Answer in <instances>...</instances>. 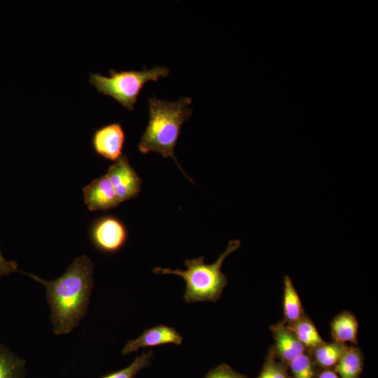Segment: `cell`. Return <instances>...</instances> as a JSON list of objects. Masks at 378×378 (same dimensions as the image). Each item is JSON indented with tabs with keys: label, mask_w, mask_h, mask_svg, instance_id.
<instances>
[{
	"label": "cell",
	"mask_w": 378,
	"mask_h": 378,
	"mask_svg": "<svg viewBox=\"0 0 378 378\" xmlns=\"http://www.w3.org/2000/svg\"><path fill=\"white\" fill-rule=\"evenodd\" d=\"M346 344L337 342H326L307 350L314 363L320 369H334Z\"/></svg>",
	"instance_id": "13"
},
{
	"label": "cell",
	"mask_w": 378,
	"mask_h": 378,
	"mask_svg": "<svg viewBox=\"0 0 378 378\" xmlns=\"http://www.w3.org/2000/svg\"><path fill=\"white\" fill-rule=\"evenodd\" d=\"M286 325L307 350L325 342L321 337L314 322L306 314L297 321Z\"/></svg>",
	"instance_id": "16"
},
{
	"label": "cell",
	"mask_w": 378,
	"mask_h": 378,
	"mask_svg": "<svg viewBox=\"0 0 378 378\" xmlns=\"http://www.w3.org/2000/svg\"><path fill=\"white\" fill-rule=\"evenodd\" d=\"M240 246L239 239L230 240L226 249L211 264L204 261V256L185 260L186 270L157 267L153 272L158 274H175L183 279L186 289L183 300L187 303L217 302L227 284V277L221 272L225 258Z\"/></svg>",
	"instance_id": "3"
},
{
	"label": "cell",
	"mask_w": 378,
	"mask_h": 378,
	"mask_svg": "<svg viewBox=\"0 0 378 378\" xmlns=\"http://www.w3.org/2000/svg\"><path fill=\"white\" fill-rule=\"evenodd\" d=\"M364 359L360 348L346 345L334 370L340 378H360L363 372Z\"/></svg>",
	"instance_id": "12"
},
{
	"label": "cell",
	"mask_w": 378,
	"mask_h": 378,
	"mask_svg": "<svg viewBox=\"0 0 378 378\" xmlns=\"http://www.w3.org/2000/svg\"><path fill=\"white\" fill-rule=\"evenodd\" d=\"M274 356V352L272 346L269 348L265 361L262 365V370L258 378H271L270 375V364Z\"/></svg>",
	"instance_id": "22"
},
{
	"label": "cell",
	"mask_w": 378,
	"mask_h": 378,
	"mask_svg": "<svg viewBox=\"0 0 378 378\" xmlns=\"http://www.w3.org/2000/svg\"><path fill=\"white\" fill-rule=\"evenodd\" d=\"M153 356V350L144 352L141 356H136L126 368L106 374L100 378H134L141 370L151 364Z\"/></svg>",
	"instance_id": "17"
},
{
	"label": "cell",
	"mask_w": 378,
	"mask_h": 378,
	"mask_svg": "<svg viewBox=\"0 0 378 378\" xmlns=\"http://www.w3.org/2000/svg\"><path fill=\"white\" fill-rule=\"evenodd\" d=\"M169 74V69L163 66L144 67L141 71L110 69L109 76L91 73L89 81L99 92L113 97L123 107L132 111L144 85L149 81H158Z\"/></svg>",
	"instance_id": "4"
},
{
	"label": "cell",
	"mask_w": 378,
	"mask_h": 378,
	"mask_svg": "<svg viewBox=\"0 0 378 378\" xmlns=\"http://www.w3.org/2000/svg\"><path fill=\"white\" fill-rule=\"evenodd\" d=\"M92 244L99 251L114 253L121 250L127 240V231L123 223L113 216L97 219L90 229Z\"/></svg>",
	"instance_id": "5"
},
{
	"label": "cell",
	"mask_w": 378,
	"mask_h": 378,
	"mask_svg": "<svg viewBox=\"0 0 378 378\" xmlns=\"http://www.w3.org/2000/svg\"><path fill=\"white\" fill-rule=\"evenodd\" d=\"M26 360L0 342V378H25Z\"/></svg>",
	"instance_id": "15"
},
{
	"label": "cell",
	"mask_w": 378,
	"mask_h": 378,
	"mask_svg": "<svg viewBox=\"0 0 378 378\" xmlns=\"http://www.w3.org/2000/svg\"><path fill=\"white\" fill-rule=\"evenodd\" d=\"M204 378H248L246 375L233 370L226 363H222L211 369Z\"/></svg>",
	"instance_id": "19"
},
{
	"label": "cell",
	"mask_w": 378,
	"mask_h": 378,
	"mask_svg": "<svg viewBox=\"0 0 378 378\" xmlns=\"http://www.w3.org/2000/svg\"><path fill=\"white\" fill-rule=\"evenodd\" d=\"M125 140V135L121 124L113 122L94 131L92 146L97 155L115 162L122 155Z\"/></svg>",
	"instance_id": "7"
},
{
	"label": "cell",
	"mask_w": 378,
	"mask_h": 378,
	"mask_svg": "<svg viewBox=\"0 0 378 378\" xmlns=\"http://www.w3.org/2000/svg\"><path fill=\"white\" fill-rule=\"evenodd\" d=\"M84 202L91 211H106L120 204L106 175L95 178L83 189Z\"/></svg>",
	"instance_id": "10"
},
{
	"label": "cell",
	"mask_w": 378,
	"mask_h": 378,
	"mask_svg": "<svg viewBox=\"0 0 378 378\" xmlns=\"http://www.w3.org/2000/svg\"><path fill=\"white\" fill-rule=\"evenodd\" d=\"M314 378H340L334 369L318 368Z\"/></svg>",
	"instance_id": "23"
},
{
	"label": "cell",
	"mask_w": 378,
	"mask_h": 378,
	"mask_svg": "<svg viewBox=\"0 0 378 378\" xmlns=\"http://www.w3.org/2000/svg\"><path fill=\"white\" fill-rule=\"evenodd\" d=\"M191 103L192 99L188 97H181L174 102L150 97L148 99V122L138 144V149L143 154L155 152L165 158H172L186 177L188 176L175 157L174 148L182 125L192 113L190 108Z\"/></svg>",
	"instance_id": "2"
},
{
	"label": "cell",
	"mask_w": 378,
	"mask_h": 378,
	"mask_svg": "<svg viewBox=\"0 0 378 378\" xmlns=\"http://www.w3.org/2000/svg\"><path fill=\"white\" fill-rule=\"evenodd\" d=\"M270 375L271 378H292L289 372L288 366L276 360L274 354L271 360Z\"/></svg>",
	"instance_id": "20"
},
{
	"label": "cell",
	"mask_w": 378,
	"mask_h": 378,
	"mask_svg": "<svg viewBox=\"0 0 378 378\" xmlns=\"http://www.w3.org/2000/svg\"><path fill=\"white\" fill-rule=\"evenodd\" d=\"M305 314L299 295L291 279H284L283 315L286 324L293 323Z\"/></svg>",
	"instance_id": "14"
},
{
	"label": "cell",
	"mask_w": 378,
	"mask_h": 378,
	"mask_svg": "<svg viewBox=\"0 0 378 378\" xmlns=\"http://www.w3.org/2000/svg\"><path fill=\"white\" fill-rule=\"evenodd\" d=\"M183 342V337L174 328L158 325L146 329L142 334L134 340H129L121 350V354L126 356L139 349L157 346L163 344H174L180 345Z\"/></svg>",
	"instance_id": "8"
},
{
	"label": "cell",
	"mask_w": 378,
	"mask_h": 378,
	"mask_svg": "<svg viewBox=\"0 0 378 378\" xmlns=\"http://www.w3.org/2000/svg\"><path fill=\"white\" fill-rule=\"evenodd\" d=\"M18 272H20L18 263L15 260H6L0 249V277Z\"/></svg>",
	"instance_id": "21"
},
{
	"label": "cell",
	"mask_w": 378,
	"mask_h": 378,
	"mask_svg": "<svg viewBox=\"0 0 378 378\" xmlns=\"http://www.w3.org/2000/svg\"><path fill=\"white\" fill-rule=\"evenodd\" d=\"M21 272L46 288L55 335L72 332L88 312L94 287L92 260L86 255L78 256L61 276L51 281L32 273Z\"/></svg>",
	"instance_id": "1"
},
{
	"label": "cell",
	"mask_w": 378,
	"mask_h": 378,
	"mask_svg": "<svg viewBox=\"0 0 378 378\" xmlns=\"http://www.w3.org/2000/svg\"><path fill=\"white\" fill-rule=\"evenodd\" d=\"M106 175L120 203L134 198L141 191V180L125 155L108 167Z\"/></svg>",
	"instance_id": "6"
},
{
	"label": "cell",
	"mask_w": 378,
	"mask_h": 378,
	"mask_svg": "<svg viewBox=\"0 0 378 378\" xmlns=\"http://www.w3.org/2000/svg\"><path fill=\"white\" fill-rule=\"evenodd\" d=\"M358 322L356 316L349 312H340L330 323L332 339L335 342L358 344Z\"/></svg>",
	"instance_id": "11"
},
{
	"label": "cell",
	"mask_w": 378,
	"mask_h": 378,
	"mask_svg": "<svg viewBox=\"0 0 378 378\" xmlns=\"http://www.w3.org/2000/svg\"><path fill=\"white\" fill-rule=\"evenodd\" d=\"M270 330L275 341L272 347L276 360L288 365L293 359L306 351V348L284 320L271 326Z\"/></svg>",
	"instance_id": "9"
},
{
	"label": "cell",
	"mask_w": 378,
	"mask_h": 378,
	"mask_svg": "<svg viewBox=\"0 0 378 378\" xmlns=\"http://www.w3.org/2000/svg\"><path fill=\"white\" fill-rule=\"evenodd\" d=\"M288 366L292 378H314L318 369L307 350L293 359Z\"/></svg>",
	"instance_id": "18"
}]
</instances>
